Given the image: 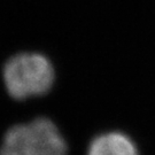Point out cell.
I'll return each instance as SVG.
<instances>
[{
    "label": "cell",
    "instance_id": "obj_1",
    "mask_svg": "<svg viewBox=\"0 0 155 155\" xmlns=\"http://www.w3.org/2000/svg\"><path fill=\"white\" fill-rule=\"evenodd\" d=\"M6 94L15 102L41 99L53 90L56 82L54 63L38 51H21L11 55L1 68Z\"/></svg>",
    "mask_w": 155,
    "mask_h": 155
},
{
    "label": "cell",
    "instance_id": "obj_2",
    "mask_svg": "<svg viewBox=\"0 0 155 155\" xmlns=\"http://www.w3.org/2000/svg\"><path fill=\"white\" fill-rule=\"evenodd\" d=\"M0 155H69L61 129L47 116L13 124L0 140Z\"/></svg>",
    "mask_w": 155,
    "mask_h": 155
},
{
    "label": "cell",
    "instance_id": "obj_3",
    "mask_svg": "<svg viewBox=\"0 0 155 155\" xmlns=\"http://www.w3.org/2000/svg\"><path fill=\"white\" fill-rule=\"evenodd\" d=\"M85 155H141V152L131 134L111 129L93 136L87 144Z\"/></svg>",
    "mask_w": 155,
    "mask_h": 155
}]
</instances>
